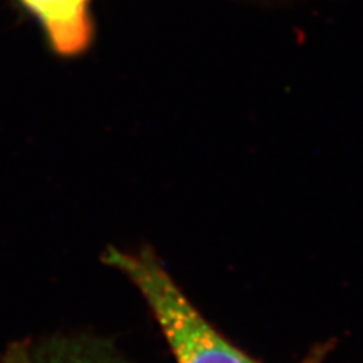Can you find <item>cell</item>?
Listing matches in <instances>:
<instances>
[{
  "mask_svg": "<svg viewBox=\"0 0 363 363\" xmlns=\"http://www.w3.org/2000/svg\"><path fill=\"white\" fill-rule=\"evenodd\" d=\"M101 259L141 294L177 363H260L201 315L152 250L108 247Z\"/></svg>",
  "mask_w": 363,
  "mask_h": 363,
  "instance_id": "cell-1",
  "label": "cell"
},
{
  "mask_svg": "<svg viewBox=\"0 0 363 363\" xmlns=\"http://www.w3.org/2000/svg\"><path fill=\"white\" fill-rule=\"evenodd\" d=\"M0 363H128L108 339L86 333H56L11 344Z\"/></svg>",
  "mask_w": 363,
  "mask_h": 363,
  "instance_id": "cell-2",
  "label": "cell"
},
{
  "mask_svg": "<svg viewBox=\"0 0 363 363\" xmlns=\"http://www.w3.org/2000/svg\"><path fill=\"white\" fill-rule=\"evenodd\" d=\"M43 26L50 48L61 56L84 53L93 41L89 0H20Z\"/></svg>",
  "mask_w": 363,
  "mask_h": 363,
  "instance_id": "cell-3",
  "label": "cell"
}]
</instances>
